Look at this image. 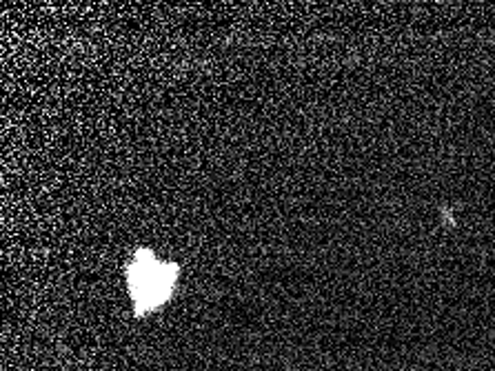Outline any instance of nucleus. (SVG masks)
I'll list each match as a JSON object with an SVG mask.
<instances>
[{
  "instance_id": "nucleus-1",
  "label": "nucleus",
  "mask_w": 495,
  "mask_h": 371,
  "mask_svg": "<svg viewBox=\"0 0 495 371\" xmlns=\"http://www.w3.org/2000/svg\"><path fill=\"white\" fill-rule=\"evenodd\" d=\"M180 267L160 260L151 249H138L127 265V289L138 318L158 311L173 298Z\"/></svg>"
}]
</instances>
